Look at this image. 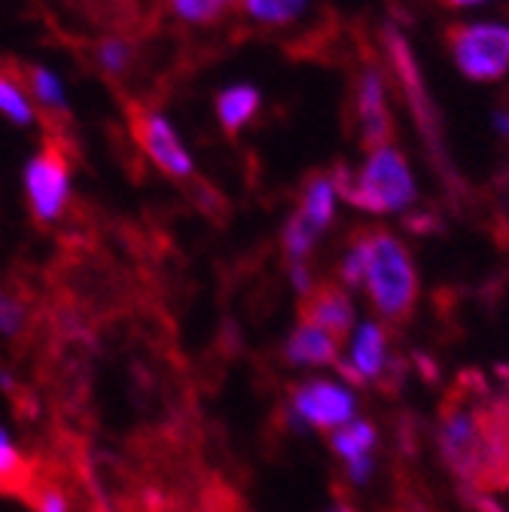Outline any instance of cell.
<instances>
[{"mask_svg": "<svg viewBox=\"0 0 509 512\" xmlns=\"http://www.w3.org/2000/svg\"><path fill=\"white\" fill-rule=\"evenodd\" d=\"M339 281L348 290H357L366 281V241H363V232L354 235V241L348 244V250L342 256V263H339Z\"/></svg>", "mask_w": 509, "mask_h": 512, "instance_id": "obj_24", "label": "cell"}, {"mask_svg": "<svg viewBox=\"0 0 509 512\" xmlns=\"http://www.w3.org/2000/svg\"><path fill=\"white\" fill-rule=\"evenodd\" d=\"M357 113H360V128H363L366 150L372 153L378 147H388L391 135H394L391 113H388V86H385V77H381L375 68H366L360 74Z\"/></svg>", "mask_w": 509, "mask_h": 512, "instance_id": "obj_10", "label": "cell"}, {"mask_svg": "<svg viewBox=\"0 0 509 512\" xmlns=\"http://www.w3.org/2000/svg\"><path fill=\"white\" fill-rule=\"evenodd\" d=\"M290 284H293V290L305 299V296L317 287V278H314V272L308 269V263H290Z\"/></svg>", "mask_w": 509, "mask_h": 512, "instance_id": "obj_27", "label": "cell"}, {"mask_svg": "<svg viewBox=\"0 0 509 512\" xmlns=\"http://www.w3.org/2000/svg\"><path fill=\"white\" fill-rule=\"evenodd\" d=\"M497 128H500V135L509 141V104H503V107L497 110Z\"/></svg>", "mask_w": 509, "mask_h": 512, "instance_id": "obj_29", "label": "cell"}, {"mask_svg": "<svg viewBox=\"0 0 509 512\" xmlns=\"http://www.w3.org/2000/svg\"><path fill=\"white\" fill-rule=\"evenodd\" d=\"M238 0H168L171 13L186 25H211L226 16Z\"/></svg>", "mask_w": 509, "mask_h": 512, "instance_id": "obj_21", "label": "cell"}, {"mask_svg": "<svg viewBox=\"0 0 509 512\" xmlns=\"http://www.w3.org/2000/svg\"><path fill=\"white\" fill-rule=\"evenodd\" d=\"M366 241V293L372 308L391 320L403 324L412 314L418 299V275L406 244L388 229H363Z\"/></svg>", "mask_w": 509, "mask_h": 512, "instance_id": "obj_1", "label": "cell"}, {"mask_svg": "<svg viewBox=\"0 0 509 512\" xmlns=\"http://www.w3.org/2000/svg\"><path fill=\"white\" fill-rule=\"evenodd\" d=\"M336 369L342 372L345 384H366L378 381L388 372V333L375 320L354 327L348 357L336 360Z\"/></svg>", "mask_w": 509, "mask_h": 512, "instance_id": "obj_9", "label": "cell"}, {"mask_svg": "<svg viewBox=\"0 0 509 512\" xmlns=\"http://www.w3.org/2000/svg\"><path fill=\"white\" fill-rule=\"evenodd\" d=\"M333 186L354 208L369 214H391L403 211L415 202V180L406 156L397 147H378L369 153L366 165L351 174L348 168H336Z\"/></svg>", "mask_w": 509, "mask_h": 512, "instance_id": "obj_2", "label": "cell"}, {"mask_svg": "<svg viewBox=\"0 0 509 512\" xmlns=\"http://www.w3.org/2000/svg\"><path fill=\"white\" fill-rule=\"evenodd\" d=\"M28 327V308L19 296L0 290V339H16Z\"/></svg>", "mask_w": 509, "mask_h": 512, "instance_id": "obj_25", "label": "cell"}, {"mask_svg": "<svg viewBox=\"0 0 509 512\" xmlns=\"http://www.w3.org/2000/svg\"><path fill=\"white\" fill-rule=\"evenodd\" d=\"M479 433L482 461L479 485L506 488L509 485V403H479Z\"/></svg>", "mask_w": 509, "mask_h": 512, "instance_id": "obj_8", "label": "cell"}, {"mask_svg": "<svg viewBox=\"0 0 509 512\" xmlns=\"http://www.w3.org/2000/svg\"><path fill=\"white\" fill-rule=\"evenodd\" d=\"M95 61L98 68L110 77H119L132 68L135 61V46L125 40V37H104L98 46H95Z\"/></svg>", "mask_w": 509, "mask_h": 512, "instance_id": "obj_22", "label": "cell"}, {"mask_svg": "<svg viewBox=\"0 0 509 512\" xmlns=\"http://www.w3.org/2000/svg\"><path fill=\"white\" fill-rule=\"evenodd\" d=\"M0 391H4V394H16L19 391V378L7 366H0Z\"/></svg>", "mask_w": 509, "mask_h": 512, "instance_id": "obj_28", "label": "cell"}, {"mask_svg": "<svg viewBox=\"0 0 509 512\" xmlns=\"http://www.w3.org/2000/svg\"><path fill=\"white\" fill-rule=\"evenodd\" d=\"M375 445H378V430L363 418H351L348 424H342L339 430L330 433V448L345 467L372 458Z\"/></svg>", "mask_w": 509, "mask_h": 512, "instance_id": "obj_16", "label": "cell"}, {"mask_svg": "<svg viewBox=\"0 0 509 512\" xmlns=\"http://www.w3.org/2000/svg\"><path fill=\"white\" fill-rule=\"evenodd\" d=\"M336 186H333V177L330 174H314L308 177V183L302 186V196H299V208L296 214L311 223L317 232H324L333 217H336Z\"/></svg>", "mask_w": 509, "mask_h": 512, "instance_id": "obj_14", "label": "cell"}, {"mask_svg": "<svg viewBox=\"0 0 509 512\" xmlns=\"http://www.w3.org/2000/svg\"><path fill=\"white\" fill-rule=\"evenodd\" d=\"M327 512H357V506H354V503H348V500H336Z\"/></svg>", "mask_w": 509, "mask_h": 512, "instance_id": "obj_30", "label": "cell"}, {"mask_svg": "<svg viewBox=\"0 0 509 512\" xmlns=\"http://www.w3.org/2000/svg\"><path fill=\"white\" fill-rule=\"evenodd\" d=\"M442 4H449V7H470V4H479V0H442Z\"/></svg>", "mask_w": 509, "mask_h": 512, "instance_id": "obj_31", "label": "cell"}, {"mask_svg": "<svg viewBox=\"0 0 509 512\" xmlns=\"http://www.w3.org/2000/svg\"><path fill=\"white\" fill-rule=\"evenodd\" d=\"M0 116L19 128H28L37 119V107H34L25 83L10 71H0Z\"/></svg>", "mask_w": 509, "mask_h": 512, "instance_id": "obj_17", "label": "cell"}, {"mask_svg": "<svg viewBox=\"0 0 509 512\" xmlns=\"http://www.w3.org/2000/svg\"><path fill=\"white\" fill-rule=\"evenodd\" d=\"M455 64L476 83L500 80L509 71V28L506 25H452L445 28Z\"/></svg>", "mask_w": 509, "mask_h": 512, "instance_id": "obj_4", "label": "cell"}, {"mask_svg": "<svg viewBox=\"0 0 509 512\" xmlns=\"http://www.w3.org/2000/svg\"><path fill=\"white\" fill-rule=\"evenodd\" d=\"M321 238L311 223H305L299 214H290V220L284 223V232H281V250L287 256V263H308V256Z\"/></svg>", "mask_w": 509, "mask_h": 512, "instance_id": "obj_20", "label": "cell"}, {"mask_svg": "<svg viewBox=\"0 0 509 512\" xmlns=\"http://www.w3.org/2000/svg\"><path fill=\"white\" fill-rule=\"evenodd\" d=\"M28 95L34 104H40L49 113H68V92L65 83L58 80V74L46 64H31L28 68Z\"/></svg>", "mask_w": 509, "mask_h": 512, "instance_id": "obj_18", "label": "cell"}, {"mask_svg": "<svg viewBox=\"0 0 509 512\" xmlns=\"http://www.w3.org/2000/svg\"><path fill=\"white\" fill-rule=\"evenodd\" d=\"M260 104H263V98L253 86H247V83L226 86L217 95V119L229 135H235L253 122V116L260 113Z\"/></svg>", "mask_w": 509, "mask_h": 512, "instance_id": "obj_15", "label": "cell"}, {"mask_svg": "<svg viewBox=\"0 0 509 512\" xmlns=\"http://www.w3.org/2000/svg\"><path fill=\"white\" fill-rule=\"evenodd\" d=\"M22 186H25L28 208L40 223L61 220L71 208V192H74L68 156L55 144H46L25 162Z\"/></svg>", "mask_w": 509, "mask_h": 512, "instance_id": "obj_5", "label": "cell"}, {"mask_svg": "<svg viewBox=\"0 0 509 512\" xmlns=\"http://www.w3.org/2000/svg\"><path fill=\"white\" fill-rule=\"evenodd\" d=\"M34 512H71V497L55 485H46L34 497Z\"/></svg>", "mask_w": 509, "mask_h": 512, "instance_id": "obj_26", "label": "cell"}, {"mask_svg": "<svg viewBox=\"0 0 509 512\" xmlns=\"http://www.w3.org/2000/svg\"><path fill=\"white\" fill-rule=\"evenodd\" d=\"M342 339L327 333L324 327L311 324V320H299V327L284 342V360L290 366H336Z\"/></svg>", "mask_w": 509, "mask_h": 512, "instance_id": "obj_13", "label": "cell"}, {"mask_svg": "<svg viewBox=\"0 0 509 512\" xmlns=\"http://www.w3.org/2000/svg\"><path fill=\"white\" fill-rule=\"evenodd\" d=\"M388 52H391V64L394 71L400 74V83L409 95V104H412V113H415V122L421 125V132L430 144H436V113H433V104L424 92V83H421V74H418V64L406 46V40L394 31H388Z\"/></svg>", "mask_w": 509, "mask_h": 512, "instance_id": "obj_12", "label": "cell"}, {"mask_svg": "<svg viewBox=\"0 0 509 512\" xmlns=\"http://www.w3.org/2000/svg\"><path fill=\"white\" fill-rule=\"evenodd\" d=\"M244 13L260 25H290L302 16L308 0H238Z\"/></svg>", "mask_w": 509, "mask_h": 512, "instance_id": "obj_19", "label": "cell"}, {"mask_svg": "<svg viewBox=\"0 0 509 512\" xmlns=\"http://www.w3.org/2000/svg\"><path fill=\"white\" fill-rule=\"evenodd\" d=\"M302 320H311V324L324 327L327 333H333L336 339H345L354 333L357 324V311L351 296L345 293V287L336 284H317L305 299H302Z\"/></svg>", "mask_w": 509, "mask_h": 512, "instance_id": "obj_11", "label": "cell"}, {"mask_svg": "<svg viewBox=\"0 0 509 512\" xmlns=\"http://www.w3.org/2000/svg\"><path fill=\"white\" fill-rule=\"evenodd\" d=\"M25 476V455L16 433L0 424V482H19Z\"/></svg>", "mask_w": 509, "mask_h": 512, "instance_id": "obj_23", "label": "cell"}, {"mask_svg": "<svg viewBox=\"0 0 509 512\" xmlns=\"http://www.w3.org/2000/svg\"><path fill=\"white\" fill-rule=\"evenodd\" d=\"M439 452L449 470L464 485H479L482 461V433H479V406L470 403V391H458L442 406L439 424Z\"/></svg>", "mask_w": 509, "mask_h": 512, "instance_id": "obj_3", "label": "cell"}, {"mask_svg": "<svg viewBox=\"0 0 509 512\" xmlns=\"http://www.w3.org/2000/svg\"><path fill=\"white\" fill-rule=\"evenodd\" d=\"M135 138L141 144V150L147 153V159L171 180H189L196 174V162L193 153H189L186 141L180 138V132L174 128V122L153 110L144 107L135 113Z\"/></svg>", "mask_w": 509, "mask_h": 512, "instance_id": "obj_7", "label": "cell"}, {"mask_svg": "<svg viewBox=\"0 0 509 512\" xmlns=\"http://www.w3.org/2000/svg\"><path fill=\"white\" fill-rule=\"evenodd\" d=\"M290 418L296 427L333 433L357 418V397L351 384L333 378H308L290 394Z\"/></svg>", "mask_w": 509, "mask_h": 512, "instance_id": "obj_6", "label": "cell"}]
</instances>
